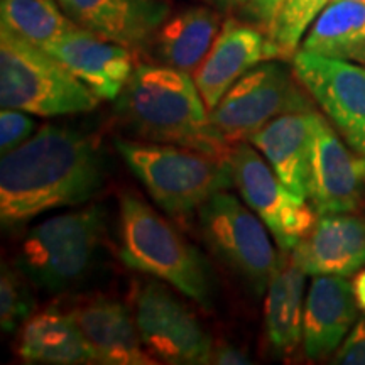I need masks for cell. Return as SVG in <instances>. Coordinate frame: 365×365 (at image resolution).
<instances>
[{"label": "cell", "mask_w": 365, "mask_h": 365, "mask_svg": "<svg viewBox=\"0 0 365 365\" xmlns=\"http://www.w3.org/2000/svg\"><path fill=\"white\" fill-rule=\"evenodd\" d=\"M107 182V161L93 137L43 125L0 161V220L24 225L58 208L80 207Z\"/></svg>", "instance_id": "1"}, {"label": "cell", "mask_w": 365, "mask_h": 365, "mask_svg": "<svg viewBox=\"0 0 365 365\" xmlns=\"http://www.w3.org/2000/svg\"><path fill=\"white\" fill-rule=\"evenodd\" d=\"M115 115L140 140L176 144L228 159L232 145L213 130L190 73L166 65H137L117 98Z\"/></svg>", "instance_id": "2"}, {"label": "cell", "mask_w": 365, "mask_h": 365, "mask_svg": "<svg viewBox=\"0 0 365 365\" xmlns=\"http://www.w3.org/2000/svg\"><path fill=\"white\" fill-rule=\"evenodd\" d=\"M118 235L125 266L168 282L205 309L213 307L215 274L208 259L132 191L120 195Z\"/></svg>", "instance_id": "3"}, {"label": "cell", "mask_w": 365, "mask_h": 365, "mask_svg": "<svg viewBox=\"0 0 365 365\" xmlns=\"http://www.w3.org/2000/svg\"><path fill=\"white\" fill-rule=\"evenodd\" d=\"M105 234V210L98 205L49 217L24 235L16 254V269L44 293H66L93 272Z\"/></svg>", "instance_id": "4"}, {"label": "cell", "mask_w": 365, "mask_h": 365, "mask_svg": "<svg viewBox=\"0 0 365 365\" xmlns=\"http://www.w3.org/2000/svg\"><path fill=\"white\" fill-rule=\"evenodd\" d=\"M115 149L168 215H188L218 191L234 185L228 159L202 150L129 139H115Z\"/></svg>", "instance_id": "5"}, {"label": "cell", "mask_w": 365, "mask_h": 365, "mask_svg": "<svg viewBox=\"0 0 365 365\" xmlns=\"http://www.w3.org/2000/svg\"><path fill=\"white\" fill-rule=\"evenodd\" d=\"M98 97L46 49L0 27V102L31 115L58 117L97 108Z\"/></svg>", "instance_id": "6"}, {"label": "cell", "mask_w": 365, "mask_h": 365, "mask_svg": "<svg viewBox=\"0 0 365 365\" xmlns=\"http://www.w3.org/2000/svg\"><path fill=\"white\" fill-rule=\"evenodd\" d=\"M198 227L215 257L239 274L255 296L266 293L281 255L247 205L227 190L218 191L200 207Z\"/></svg>", "instance_id": "7"}, {"label": "cell", "mask_w": 365, "mask_h": 365, "mask_svg": "<svg viewBox=\"0 0 365 365\" xmlns=\"http://www.w3.org/2000/svg\"><path fill=\"white\" fill-rule=\"evenodd\" d=\"M284 65L269 59L244 75L210 110V124L228 145L249 140L272 118L313 108L309 95Z\"/></svg>", "instance_id": "8"}, {"label": "cell", "mask_w": 365, "mask_h": 365, "mask_svg": "<svg viewBox=\"0 0 365 365\" xmlns=\"http://www.w3.org/2000/svg\"><path fill=\"white\" fill-rule=\"evenodd\" d=\"M228 163L244 203L264 222L282 252H291L314 227L317 210L287 188L249 140L232 145Z\"/></svg>", "instance_id": "9"}, {"label": "cell", "mask_w": 365, "mask_h": 365, "mask_svg": "<svg viewBox=\"0 0 365 365\" xmlns=\"http://www.w3.org/2000/svg\"><path fill=\"white\" fill-rule=\"evenodd\" d=\"M132 312L150 357L164 364H210L212 336L170 287L144 282L135 287Z\"/></svg>", "instance_id": "10"}, {"label": "cell", "mask_w": 365, "mask_h": 365, "mask_svg": "<svg viewBox=\"0 0 365 365\" xmlns=\"http://www.w3.org/2000/svg\"><path fill=\"white\" fill-rule=\"evenodd\" d=\"M293 73L346 145L365 156V66L298 49Z\"/></svg>", "instance_id": "11"}, {"label": "cell", "mask_w": 365, "mask_h": 365, "mask_svg": "<svg viewBox=\"0 0 365 365\" xmlns=\"http://www.w3.org/2000/svg\"><path fill=\"white\" fill-rule=\"evenodd\" d=\"M364 191L365 156L346 148L330 120L317 113L307 200L318 215L352 213Z\"/></svg>", "instance_id": "12"}, {"label": "cell", "mask_w": 365, "mask_h": 365, "mask_svg": "<svg viewBox=\"0 0 365 365\" xmlns=\"http://www.w3.org/2000/svg\"><path fill=\"white\" fill-rule=\"evenodd\" d=\"M66 16L90 33L144 51L171 16L168 0H56Z\"/></svg>", "instance_id": "13"}, {"label": "cell", "mask_w": 365, "mask_h": 365, "mask_svg": "<svg viewBox=\"0 0 365 365\" xmlns=\"http://www.w3.org/2000/svg\"><path fill=\"white\" fill-rule=\"evenodd\" d=\"M44 49L100 100L120 97L135 68L130 49L100 38L78 24Z\"/></svg>", "instance_id": "14"}, {"label": "cell", "mask_w": 365, "mask_h": 365, "mask_svg": "<svg viewBox=\"0 0 365 365\" xmlns=\"http://www.w3.org/2000/svg\"><path fill=\"white\" fill-rule=\"evenodd\" d=\"M269 61L267 36L255 24L228 19L193 78L208 112L250 70Z\"/></svg>", "instance_id": "15"}, {"label": "cell", "mask_w": 365, "mask_h": 365, "mask_svg": "<svg viewBox=\"0 0 365 365\" xmlns=\"http://www.w3.org/2000/svg\"><path fill=\"white\" fill-rule=\"evenodd\" d=\"M291 257L308 276H352L365 266V220L352 213L319 215Z\"/></svg>", "instance_id": "16"}, {"label": "cell", "mask_w": 365, "mask_h": 365, "mask_svg": "<svg viewBox=\"0 0 365 365\" xmlns=\"http://www.w3.org/2000/svg\"><path fill=\"white\" fill-rule=\"evenodd\" d=\"M354 287L344 276H313L304 299L303 349L318 360L335 354L357 322Z\"/></svg>", "instance_id": "17"}, {"label": "cell", "mask_w": 365, "mask_h": 365, "mask_svg": "<svg viewBox=\"0 0 365 365\" xmlns=\"http://www.w3.org/2000/svg\"><path fill=\"white\" fill-rule=\"evenodd\" d=\"M98 364L149 365L150 357L140 339L134 312L110 298H93L71 312Z\"/></svg>", "instance_id": "18"}, {"label": "cell", "mask_w": 365, "mask_h": 365, "mask_svg": "<svg viewBox=\"0 0 365 365\" xmlns=\"http://www.w3.org/2000/svg\"><path fill=\"white\" fill-rule=\"evenodd\" d=\"M317 113L314 108L282 113L267 122L249 139L277 178L293 193L303 198L308 195L309 159Z\"/></svg>", "instance_id": "19"}, {"label": "cell", "mask_w": 365, "mask_h": 365, "mask_svg": "<svg viewBox=\"0 0 365 365\" xmlns=\"http://www.w3.org/2000/svg\"><path fill=\"white\" fill-rule=\"evenodd\" d=\"M17 355L27 364H98L97 355L71 312L44 309L26 319L17 339Z\"/></svg>", "instance_id": "20"}, {"label": "cell", "mask_w": 365, "mask_h": 365, "mask_svg": "<svg viewBox=\"0 0 365 365\" xmlns=\"http://www.w3.org/2000/svg\"><path fill=\"white\" fill-rule=\"evenodd\" d=\"M307 276L291 254L284 252L269 281L264 301V327L269 344L277 354L293 352L303 341Z\"/></svg>", "instance_id": "21"}, {"label": "cell", "mask_w": 365, "mask_h": 365, "mask_svg": "<svg viewBox=\"0 0 365 365\" xmlns=\"http://www.w3.org/2000/svg\"><path fill=\"white\" fill-rule=\"evenodd\" d=\"M220 33V17L208 7H188L170 16L154 36L161 65L195 75Z\"/></svg>", "instance_id": "22"}, {"label": "cell", "mask_w": 365, "mask_h": 365, "mask_svg": "<svg viewBox=\"0 0 365 365\" xmlns=\"http://www.w3.org/2000/svg\"><path fill=\"white\" fill-rule=\"evenodd\" d=\"M301 49L365 66V2L331 0L308 29Z\"/></svg>", "instance_id": "23"}, {"label": "cell", "mask_w": 365, "mask_h": 365, "mask_svg": "<svg viewBox=\"0 0 365 365\" xmlns=\"http://www.w3.org/2000/svg\"><path fill=\"white\" fill-rule=\"evenodd\" d=\"M0 24L43 49L76 26L56 0H0Z\"/></svg>", "instance_id": "24"}, {"label": "cell", "mask_w": 365, "mask_h": 365, "mask_svg": "<svg viewBox=\"0 0 365 365\" xmlns=\"http://www.w3.org/2000/svg\"><path fill=\"white\" fill-rule=\"evenodd\" d=\"M331 0H282V6L267 31V58L293 59L304 34Z\"/></svg>", "instance_id": "25"}, {"label": "cell", "mask_w": 365, "mask_h": 365, "mask_svg": "<svg viewBox=\"0 0 365 365\" xmlns=\"http://www.w3.org/2000/svg\"><path fill=\"white\" fill-rule=\"evenodd\" d=\"M26 277L7 266L0 274V325L4 333H14L31 318L34 301L26 284Z\"/></svg>", "instance_id": "26"}, {"label": "cell", "mask_w": 365, "mask_h": 365, "mask_svg": "<svg viewBox=\"0 0 365 365\" xmlns=\"http://www.w3.org/2000/svg\"><path fill=\"white\" fill-rule=\"evenodd\" d=\"M36 134L34 118L24 110L2 108L0 112V153L7 154Z\"/></svg>", "instance_id": "27"}, {"label": "cell", "mask_w": 365, "mask_h": 365, "mask_svg": "<svg viewBox=\"0 0 365 365\" xmlns=\"http://www.w3.org/2000/svg\"><path fill=\"white\" fill-rule=\"evenodd\" d=\"M333 364L365 365V318L355 322L352 330L333 355Z\"/></svg>", "instance_id": "28"}, {"label": "cell", "mask_w": 365, "mask_h": 365, "mask_svg": "<svg viewBox=\"0 0 365 365\" xmlns=\"http://www.w3.org/2000/svg\"><path fill=\"white\" fill-rule=\"evenodd\" d=\"M281 6L282 0H247L245 12H247L252 24L261 27L264 33L267 34Z\"/></svg>", "instance_id": "29"}, {"label": "cell", "mask_w": 365, "mask_h": 365, "mask_svg": "<svg viewBox=\"0 0 365 365\" xmlns=\"http://www.w3.org/2000/svg\"><path fill=\"white\" fill-rule=\"evenodd\" d=\"M210 364H220V365H247L250 364L249 355L242 352L234 345H215L213 346L212 359Z\"/></svg>", "instance_id": "30"}, {"label": "cell", "mask_w": 365, "mask_h": 365, "mask_svg": "<svg viewBox=\"0 0 365 365\" xmlns=\"http://www.w3.org/2000/svg\"><path fill=\"white\" fill-rule=\"evenodd\" d=\"M352 287H354V294H355V299H357V304L359 308L365 312V269L364 271L357 272V276H355V279L352 282Z\"/></svg>", "instance_id": "31"}, {"label": "cell", "mask_w": 365, "mask_h": 365, "mask_svg": "<svg viewBox=\"0 0 365 365\" xmlns=\"http://www.w3.org/2000/svg\"><path fill=\"white\" fill-rule=\"evenodd\" d=\"M217 4H220L222 7L232 9V7H245L247 0H215Z\"/></svg>", "instance_id": "32"}, {"label": "cell", "mask_w": 365, "mask_h": 365, "mask_svg": "<svg viewBox=\"0 0 365 365\" xmlns=\"http://www.w3.org/2000/svg\"><path fill=\"white\" fill-rule=\"evenodd\" d=\"M360 2H365V0H360Z\"/></svg>", "instance_id": "33"}]
</instances>
